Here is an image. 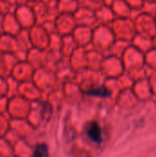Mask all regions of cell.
Masks as SVG:
<instances>
[{
    "label": "cell",
    "mask_w": 156,
    "mask_h": 157,
    "mask_svg": "<svg viewBox=\"0 0 156 157\" xmlns=\"http://www.w3.org/2000/svg\"><path fill=\"white\" fill-rule=\"evenodd\" d=\"M14 14L23 29L29 30L32 27H34V12L31 7L26 3L17 6L14 10Z\"/></svg>",
    "instance_id": "obj_1"
},
{
    "label": "cell",
    "mask_w": 156,
    "mask_h": 157,
    "mask_svg": "<svg viewBox=\"0 0 156 157\" xmlns=\"http://www.w3.org/2000/svg\"><path fill=\"white\" fill-rule=\"evenodd\" d=\"M23 29L21 28L19 22L17 21L14 12H11L4 16L1 30L3 33L17 36Z\"/></svg>",
    "instance_id": "obj_2"
},
{
    "label": "cell",
    "mask_w": 156,
    "mask_h": 157,
    "mask_svg": "<svg viewBox=\"0 0 156 157\" xmlns=\"http://www.w3.org/2000/svg\"><path fill=\"white\" fill-rule=\"evenodd\" d=\"M18 50L16 36L3 33L0 36V52L12 53Z\"/></svg>",
    "instance_id": "obj_3"
},
{
    "label": "cell",
    "mask_w": 156,
    "mask_h": 157,
    "mask_svg": "<svg viewBox=\"0 0 156 157\" xmlns=\"http://www.w3.org/2000/svg\"><path fill=\"white\" fill-rule=\"evenodd\" d=\"M86 134L91 139V141H93L95 144H101L103 141L101 129L98 123L96 121H92L89 123L86 129Z\"/></svg>",
    "instance_id": "obj_4"
},
{
    "label": "cell",
    "mask_w": 156,
    "mask_h": 157,
    "mask_svg": "<svg viewBox=\"0 0 156 157\" xmlns=\"http://www.w3.org/2000/svg\"><path fill=\"white\" fill-rule=\"evenodd\" d=\"M86 93L88 95L95 96V97H99V98H107V97L110 96L109 91L105 86H100V87H97V88H95V89H91V90L87 91Z\"/></svg>",
    "instance_id": "obj_5"
},
{
    "label": "cell",
    "mask_w": 156,
    "mask_h": 157,
    "mask_svg": "<svg viewBox=\"0 0 156 157\" xmlns=\"http://www.w3.org/2000/svg\"><path fill=\"white\" fill-rule=\"evenodd\" d=\"M33 157H49L47 145L43 144L37 145L33 153Z\"/></svg>",
    "instance_id": "obj_6"
},
{
    "label": "cell",
    "mask_w": 156,
    "mask_h": 157,
    "mask_svg": "<svg viewBox=\"0 0 156 157\" xmlns=\"http://www.w3.org/2000/svg\"><path fill=\"white\" fill-rule=\"evenodd\" d=\"M15 7L11 6L6 0H0V15L6 16L11 12H14Z\"/></svg>",
    "instance_id": "obj_7"
},
{
    "label": "cell",
    "mask_w": 156,
    "mask_h": 157,
    "mask_svg": "<svg viewBox=\"0 0 156 157\" xmlns=\"http://www.w3.org/2000/svg\"><path fill=\"white\" fill-rule=\"evenodd\" d=\"M11 6H13L15 8L22 4H25L26 3V0H6Z\"/></svg>",
    "instance_id": "obj_8"
},
{
    "label": "cell",
    "mask_w": 156,
    "mask_h": 157,
    "mask_svg": "<svg viewBox=\"0 0 156 157\" xmlns=\"http://www.w3.org/2000/svg\"><path fill=\"white\" fill-rule=\"evenodd\" d=\"M31 1H33V0H26V2H31Z\"/></svg>",
    "instance_id": "obj_9"
},
{
    "label": "cell",
    "mask_w": 156,
    "mask_h": 157,
    "mask_svg": "<svg viewBox=\"0 0 156 157\" xmlns=\"http://www.w3.org/2000/svg\"><path fill=\"white\" fill-rule=\"evenodd\" d=\"M1 34H2V30L0 29V36H1Z\"/></svg>",
    "instance_id": "obj_10"
}]
</instances>
